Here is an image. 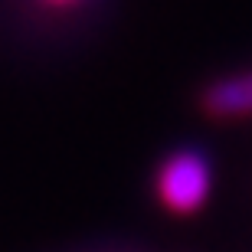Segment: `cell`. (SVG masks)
Segmentation results:
<instances>
[{
    "label": "cell",
    "instance_id": "3",
    "mask_svg": "<svg viewBox=\"0 0 252 252\" xmlns=\"http://www.w3.org/2000/svg\"><path fill=\"white\" fill-rule=\"evenodd\" d=\"M53 3H69V0H53Z\"/></svg>",
    "mask_w": 252,
    "mask_h": 252
},
{
    "label": "cell",
    "instance_id": "1",
    "mask_svg": "<svg viewBox=\"0 0 252 252\" xmlns=\"http://www.w3.org/2000/svg\"><path fill=\"white\" fill-rule=\"evenodd\" d=\"M158 196L170 213H196L210 196V160L200 151L170 154L158 170Z\"/></svg>",
    "mask_w": 252,
    "mask_h": 252
},
{
    "label": "cell",
    "instance_id": "2",
    "mask_svg": "<svg viewBox=\"0 0 252 252\" xmlns=\"http://www.w3.org/2000/svg\"><path fill=\"white\" fill-rule=\"evenodd\" d=\"M203 108L216 118H236V115L252 112V72L236 75V79H223L206 89Z\"/></svg>",
    "mask_w": 252,
    "mask_h": 252
}]
</instances>
